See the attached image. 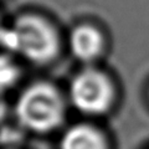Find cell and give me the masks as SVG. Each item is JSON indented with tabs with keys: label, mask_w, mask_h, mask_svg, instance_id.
<instances>
[{
	"label": "cell",
	"mask_w": 149,
	"mask_h": 149,
	"mask_svg": "<svg viewBox=\"0 0 149 149\" xmlns=\"http://www.w3.org/2000/svg\"><path fill=\"white\" fill-rule=\"evenodd\" d=\"M3 46L10 52L22 55L34 63H49L60 51V36L56 27L36 14L17 16L13 26L3 27Z\"/></svg>",
	"instance_id": "obj_1"
},
{
	"label": "cell",
	"mask_w": 149,
	"mask_h": 149,
	"mask_svg": "<svg viewBox=\"0 0 149 149\" xmlns=\"http://www.w3.org/2000/svg\"><path fill=\"white\" fill-rule=\"evenodd\" d=\"M15 112L19 122L26 128L47 132L61 124L65 104L55 86L47 82H36L19 96Z\"/></svg>",
	"instance_id": "obj_2"
},
{
	"label": "cell",
	"mask_w": 149,
	"mask_h": 149,
	"mask_svg": "<svg viewBox=\"0 0 149 149\" xmlns=\"http://www.w3.org/2000/svg\"><path fill=\"white\" fill-rule=\"evenodd\" d=\"M70 97L78 111L98 114L111 106L113 87L103 72L86 68L73 77L70 86Z\"/></svg>",
	"instance_id": "obj_3"
},
{
	"label": "cell",
	"mask_w": 149,
	"mask_h": 149,
	"mask_svg": "<svg viewBox=\"0 0 149 149\" xmlns=\"http://www.w3.org/2000/svg\"><path fill=\"white\" fill-rule=\"evenodd\" d=\"M104 39L96 26L90 24L77 25L70 35V49L77 60L91 62L102 54Z\"/></svg>",
	"instance_id": "obj_4"
},
{
	"label": "cell",
	"mask_w": 149,
	"mask_h": 149,
	"mask_svg": "<svg viewBox=\"0 0 149 149\" xmlns=\"http://www.w3.org/2000/svg\"><path fill=\"white\" fill-rule=\"evenodd\" d=\"M61 149H107L103 136L95 127L77 124L63 134Z\"/></svg>",
	"instance_id": "obj_5"
},
{
	"label": "cell",
	"mask_w": 149,
	"mask_h": 149,
	"mask_svg": "<svg viewBox=\"0 0 149 149\" xmlns=\"http://www.w3.org/2000/svg\"><path fill=\"white\" fill-rule=\"evenodd\" d=\"M19 74V67L9 58L8 56L4 55L1 58V85L4 88L13 86L14 83L17 81Z\"/></svg>",
	"instance_id": "obj_6"
}]
</instances>
